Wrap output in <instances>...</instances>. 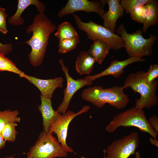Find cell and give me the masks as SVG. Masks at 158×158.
<instances>
[{"mask_svg": "<svg viewBox=\"0 0 158 158\" xmlns=\"http://www.w3.org/2000/svg\"><path fill=\"white\" fill-rule=\"evenodd\" d=\"M4 158H14L13 155H11L10 156Z\"/></svg>", "mask_w": 158, "mask_h": 158, "instance_id": "35", "label": "cell"}, {"mask_svg": "<svg viewBox=\"0 0 158 158\" xmlns=\"http://www.w3.org/2000/svg\"><path fill=\"white\" fill-rule=\"evenodd\" d=\"M135 158H142L140 153L138 151H136L135 153Z\"/></svg>", "mask_w": 158, "mask_h": 158, "instance_id": "33", "label": "cell"}, {"mask_svg": "<svg viewBox=\"0 0 158 158\" xmlns=\"http://www.w3.org/2000/svg\"><path fill=\"white\" fill-rule=\"evenodd\" d=\"M7 16L6 9L0 7V31L4 34H6L8 32L6 22Z\"/></svg>", "mask_w": 158, "mask_h": 158, "instance_id": "28", "label": "cell"}, {"mask_svg": "<svg viewBox=\"0 0 158 158\" xmlns=\"http://www.w3.org/2000/svg\"><path fill=\"white\" fill-rule=\"evenodd\" d=\"M115 32L116 34L122 38L124 47L129 57L142 58L144 56H151L153 51V47L157 39L156 36L150 34V37L145 38L142 35L141 30L138 29L134 32L128 33L123 24L119 25Z\"/></svg>", "mask_w": 158, "mask_h": 158, "instance_id": "5", "label": "cell"}, {"mask_svg": "<svg viewBox=\"0 0 158 158\" xmlns=\"http://www.w3.org/2000/svg\"><path fill=\"white\" fill-rule=\"evenodd\" d=\"M139 142L138 135L135 132L115 140L105 149L106 158H128L135 154Z\"/></svg>", "mask_w": 158, "mask_h": 158, "instance_id": "8", "label": "cell"}, {"mask_svg": "<svg viewBox=\"0 0 158 158\" xmlns=\"http://www.w3.org/2000/svg\"><path fill=\"white\" fill-rule=\"evenodd\" d=\"M4 71L13 73L18 75L21 78H23L25 74L4 54L0 53V71Z\"/></svg>", "mask_w": 158, "mask_h": 158, "instance_id": "22", "label": "cell"}, {"mask_svg": "<svg viewBox=\"0 0 158 158\" xmlns=\"http://www.w3.org/2000/svg\"><path fill=\"white\" fill-rule=\"evenodd\" d=\"M107 0L89 1L88 0H69L66 6L59 12L58 16L62 17L69 14H73L78 11L87 13L94 12L100 17L104 14L105 5Z\"/></svg>", "mask_w": 158, "mask_h": 158, "instance_id": "11", "label": "cell"}, {"mask_svg": "<svg viewBox=\"0 0 158 158\" xmlns=\"http://www.w3.org/2000/svg\"><path fill=\"white\" fill-rule=\"evenodd\" d=\"M145 72L140 71L130 73L127 77L122 87L123 89L129 87L134 92L140 94V98L136 99L135 107L149 109L158 103L156 92L158 81L155 80L151 84L146 82L144 79Z\"/></svg>", "mask_w": 158, "mask_h": 158, "instance_id": "3", "label": "cell"}, {"mask_svg": "<svg viewBox=\"0 0 158 158\" xmlns=\"http://www.w3.org/2000/svg\"><path fill=\"white\" fill-rule=\"evenodd\" d=\"M36 86L40 91L43 97L51 99L54 90L63 86L64 80L61 77L44 80L24 74L23 77Z\"/></svg>", "mask_w": 158, "mask_h": 158, "instance_id": "12", "label": "cell"}, {"mask_svg": "<svg viewBox=\"0 0 158 158\" xmlns=\"http://www.w3.org/2000/svg\"><path fill=\"white\" fill-rule=\"evenodd\" d=\"M149 0H122L120 4L126 14H130L134 8L139 6L145 5Z\"/></svg>", "mask_w": 158, "mask_h": 158, "instance_id": "26", "label": "cell"}, {"mask_svg": "<svg viewBox=\"0 0 158 158\" xmlns=\"http://www.w3.org/2000/svg\"><path fill=\"white\" fill-rule=\"evenodd\" d=\"M148 12L143 23L142 32L146 33L148 28L151 26L157 25L158 23V1L157 0H149L145 5Z\"/></svg>", "mask_w": 158, "mask_h": 158, "instance_id": "19", "label": "cell"}, {"mask_svg": "<svg viewBox=\"0 0 158 158\" xmlns=\"http://www.w3.org/2000/svg\"><path fill=\"white\" fill-rule=\"evenodd\" d=\"M110 49V47L107 42L97 39L93 41V43L91 45L87 51L96 62L99 64H101L108 54Z\"/></svg>", "mask_w": 158, "mask_h": 158, "instance_id": "18", "label": "cell"}, {"mask_svg": "<svg viewBox=\"0 0 158 158\" xmlns=\"http://www.w3.org/2000/svg\"><path fill=\"white\" fill-rule=\"evenodd\" d=\"M13 49L11 43L3 44L0 42V53L6 55L11 53Z\"/></svg>", "mask_w": 158, "mask_h": 158, "instance_id": "29", "label": "cell"}, {"mask_svg": "<svg viewBox=\"0 0 158 158\" xmlns=\"http://www.w3.org/2000/svg\"><path fill=\"white\" fill-rule=\"evenodd\" d=\"M6 142L4 139L1 133H0V150H1L5 147Z\"/></svg>", "mask_w": 158, "mask_h": 158, "instance_id": "31", "label": "cell"}, {"mask_svg": "<svg viewBox=\"0 0 158 158\" xmlns=\"http://www.w3.org/2000/svg\"><path fill=\"white\" fill-rule=\"evenodd\" d=\"M17 110L12 111L10 109L0 110V133L4 127L11 122H20L21 118Z\"/></svg>", "mask_w": 158, "mask_h": 158, "instance_id": "21", "label": "cell"}, {"mask_svg": "<svg viewBox=\"0 0 158 158\" xmlns=\"http://www.w3.org/2000/svg\"><path fill=\"white\" fill-rule=\"evenodd\" d=\"M122 87L114 86L103 88L94 86L84 89L81 94L82 99L88 101L98 108L109 104L118 109L124 108L128 104L129 99L125 94Z\"/></svg>", "mask_w": 158, "mask_h": 158, "instance_id": "2", "label": "cell"}, {"mask_svg": "<svg viewBox=\"0 0 158 158\" xmlns=\"http://www.w3.org/2000/svg\"><path fill=\"white\" fill-rule=\"evenodd\" d=\"M56 29V25L44 13L36 14L32 23L27 28V34L32 32L30 38L24 43L31 47L28 57L30 63L33 67L42 64L49 44L50 36Z\"/></svg>", "mask_w": 158, "mask_h": 158, "instance_id": "1", "label": "cell"}, {"mask_svg": "<svg viewBox=\"0 0 158 158\" xmlns=\"http://www.w3.org/2000/svg\"><path fill=\"white\" fill-rule=\"evenodd\" d=\"M120 1V0H107L108 10L105 11L101 17L104 20L103 26L113 33L115 32L116 21L119 18H122L124 13V10Z\"/></svg>", "mask_w": 158, "mask_h": 158, "instance_id": "14", "label": "cell"}, {"mask_svg": "<svg viewBox=\"0 0 158 158\" xmlns=\"http://www.w3.org/2000/svg\"><path fill=\"white\" fill-rule=\"evenodd\" d=\"M145 59L137 57H129L122 61L115 59L112 61L110 65L100 73L94 75H87L85 78L92 81L107 75H111L115 78H119L124 72V68L127 66L138 62H142Z\"/></svg>", "mask_w": 158, "mask_h": 158, "instance_id": "13", "label": "cell"}, {"mask_svg": "<svg viewBox=\"0 0 158 158\" xmlns=\"http://www.w3.org/2000/svg\"><path fill=\"white\" fill-rule=\"evenodd\" d=\"M18 126L16 122H11L6 124L1 130V133L6 141L14 142L16 140L18 132L16 127Z\"/></svg>", "mask_w": 158, "mask_h": 158, "instance_id": "24", "label": "cell"}, {"mask_svg": "<svg viewBox=\"0 0 158 158\" xmlns=\"http://www.w3.org/2000/svg\"><path fill=\"white\" fill-rule=\"evenodd\" d=\"M103 153H104V154L103 158H106V152L105 149L104 150Z\"/></svg>", "mask_w": 158, "mask_h": 158, "instance_id": "34", "label": "cell"}, {"mask_svg": "<svg viewBox=\"0 0 158 158\" xmlns=\"http://www.w3.org/2000/svg\"><path fill=\"white\" fill-rule=\"evenodd\" d=\"M149 140L151 144L157 147H158V141L157 139H155L152 137L150 138Z\"/></svg>", "mask_w": 158, "mask_h": 158, "instance_id": "32", "label": "cell"}, {"mask_svg": "<svg viewBox=\"0 0 158 158\" xmlns=\"http://www.w3.org/2000/svg\"><path fill=\"white\" fill-rule=\"evenodd\" d=\"M80 42L79 35L72 38L59 41V49L58 53L60 54H65L74 49Z\"/></svg>", "mask_w": 158, "mask_h": 158, "instance_id": "23", "label": "cell"}, {"mask_svg": "<svg viewBox=\"0 0 158 158\" xmlns=\"http://www.w3.org/2000/svg\"><path fill=\"white\" fill-rule=\"evenodd\" d=\"M148 121L151 126L157 133L158 132V118L156 115H153L149 118Z\"/></svg>", "mask_w": 158, "mask_h": 158, "instance_id": "30", "label": "cell"}, {"mask_svg": "<svg viewBox=\"0 0 158 158\" xmlns=\"http://www.w3.org/2000/svg\"><path fill=\"white\" fill-rule=\"evenodd\" d=\"M158 76V64L151 65L147 72H145L144 79L148 83L151 84Z\"/></svg>", "mask_w": 158, "mask_h": 158, "instance_id": "27", "label": "cell"}, {"mask_svg": "<svg viewBox=\"0 0 158 158\" xmlns=\"http://www.w3.org/2000/svg\"><path fill=\"white\" fill-rule=\"evenodd\" d=\"M76 59L75 69L80 75H88L92 72L96 61L87 51H81Z\"/></svg>", "mask_w": 158, "mask_h": 158, "instance_id": "17", "label": "cell"}, {"mask_svg": "<svg viewBox=\"0 0 158 158\" xmlns=\"http://www.w3.org/2000/svg\"><path fill=\"white\" fill-rule=\"evenodd\" d=\"M121 126H133L144 133L149 134L152 137L157 139L158 133L151 126L143 109L132 107L115 115L105 128L110 133H114Z\"/></svg>", "mask_w": 158, "mask_h": 158, "instance_id": "4", "label": "cell"}, {"mask_svg": "<svg viewBox=\"0 0 158 158\" xmlns=\"http://www.w3.org/2000/svg\"><path fill=\"white\" fill-rule=\"evenodd\" d=\"M73 27L68 22L65 21L57 26V30L54 35L59 41L70 39L78 35Z\"/></svg>", "mask_w": 158, "mask_h": 158, "instance_id": "20", "label": "cell"}, {"mask_svg": "<svg viewBox=\"0 0 158 158\" xmlns=\"http://www.w3.org/2000/svg\"><path fill=\"white\" fill-rule=\"evenodd\" d=\"M41 104L38 106L42 117L43 131L48 133L50 125L61 115L58 111L53 109L51 99H48L40 95Z\"/></svg>", "mask_w": 158, "mask_h": 158, "instance_id": "15", "label": "cell"}, {"mask_svg": "<svg viewBox=\"0 0 158 158\" xmlns=\"http://www.w3.org/2000/svg\"><path fill=\"white\" fill-rule=\"evenodd\" d=\"M90 109V106L85 105L76 113L70 110L66 111L50 125L48 133L56 134L58 140L67 152H73V149L68 146L66 141L70 123L76 116L88 111Z\"/></svg>", "mask_w": 158, "mask_h": 158, "instance_id": "9", "label": "cell"}, {"mask_svg": "<svg viewBox=\"0 0 158 158\" xmlns=\"http://www.w3.org/2000/svg\"><path fill=\"white\" fill-rule=\"evenodd\" d=\"M73 15L78 28L86 33L89 39L93 41L98 39L105 42L114 50L124 47V42L120 36L112 32L103 25L91 20L84 22L77 15L74 14Z\"/></svg>", "mask_w": 158, "mask_h": 158, "instance_id": "7", "label": "cell"}, {"mask_svg": "<svg viewBox=\"0 0 158 158\" xmlns=\"http://www.w3.org/2000/svg\"><path fill=\"white\" fill-rule=\"evenodd\" d=\"M148 12V9L145 5L137 7L130 13L131 19L135 21L143 23Z\"/></svg>", "mask_w": 158, "mask_h": 158, "instance_id": "25", "label": "cell"}, {"mask_svg": "<svg viewBox=\"0 0 158 158\" xmlns=\"http://www.w3.org/2000/svg\"><path fill=\"white\" fill-rule=\"evenodd\" d=\"M68 152L52 134L41 132L34 145L27 153L25 158L66 157Z\"/></svg>", "mask_w": 158, "mask_h": 158, "instance_id": "6", "label": "cell"}, {"mask_svg": "<svg viewBox=\"0 0 158 158\" xmlns=\"http://www.w3.org/2000/svg\"><path fill=\"white\" fill-rule=\"evenodd\" d=\"M59 62L61 66L67 81L66 88L63 91L64 96L63 101L57 110L61 114H63L67 111L70 101L75 93L84 86L91 85L93 83L92 81L85 78L76 80L73 79L69 75L68 68L65 65L63 59H60Z\"/></svg>", "mask_w": 158, "mask_h": 158, "instance_id": "10", "label": "cell"}, {"mask_svg": "<svg viewBox=\"0 0 158 158\" xmlns=\"http://www.w3.org/2000/svg\"><path fill=\"white\" fill-rule=\"evenodd\" d=\"M34 5L39 13H44L45 6L42 2L37 0H18L17 8L14 14L9 17V23L14 26L23 25L24 23V18L21 16L25 9L30 5Z\"/></svg>", "mask_w": 158, "mask_h": 158, "instance_id": "16", "label": "cell"}]
</instances>
